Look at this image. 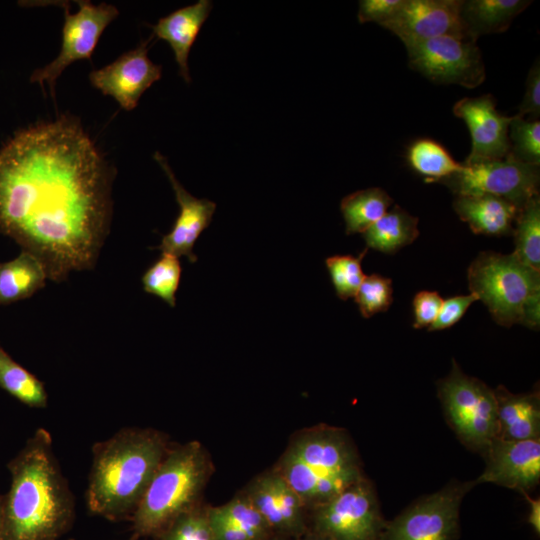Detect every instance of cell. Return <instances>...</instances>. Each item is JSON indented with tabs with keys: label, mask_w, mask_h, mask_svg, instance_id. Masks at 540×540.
<instances>
[{
	"label": "cell",
	"mask_w": 540,
	"mask_h": 540,
	"mask_svg": "<svg viewBox=\"0 0 540 540\" xmlns=\"http://www.w3.org/2000/svg\"><path fill=\"white\" fill-rule=\"evenodd\" d=\"M155 538L157 540H217L208 517V507L200 504L176 517Z\"/></svg>",
	"instance_id": "1f68e13d"
},
{
	"label": "cell",
	"mask_w": 540,
	"mask_h": 540,
	"mask_svg": "<svg viewBox=\"0 0 540 540\" xmlns=\"http://www.w3.org/2000/svg\"><path fill=\"white\" fill-rule=\"evenodd\" d=\"M470 293L482 301L499 325L540 324V271L513 254L481 252L468 268Z\"/></svg>",
	"instance_id": "8992f818"
},
{
	"label": "cell",
	"mask_w": 540,
	"mask_h": 540,
	"mask_svg": "<svg viewBox=\"0 0 540 540\" xmlns=\"http://www.w3.org/2000/svg\"><path fill=\"white\" fill-rule=\"evenodd\" d=\"M354 299L364 318L386 311L393 301L391 279L379 274L365 276Z\"/></svg>",
	"instance_id": "836d02e7"
},
{
	"label": "cell",
	"mask_w": 540,
	"mask_h": 540,
	"mask_svg": "<svg viewBox=\"0 0 540 540\" xmlns=\"http://www.w3.org/2000/svg\"><path fill=\"white\" fill-rule=\"evenodd\" d=\"M1 523H2V495H0V530H1Z\"/></svg>",
	"instance_id": "b9f144b4"
},
{
	"label": "cell",
	"mask_w": 540,
	"mask_h": 540,
	"mask_svg": "<svg viewBox=\"0 0 540 540\" xmlns=\"http://www.w3.org/2000/svg\"><path fill=\"white\" fill-rule=\"evenodd\" d=\"M418 218L395 205L362 235L367 248L393 254L419 235Z\"/></svg>",
	"instance_id": "d4e9b609"
},
{
	"label": "cell",
	"mask_w": 540,
	"mask_h": 540,
	"mask_svg": "<svg viewBox=\"0 0 540 540\" xmlns=\"http://www.w3.org/2000/svg\"><path fill=\"white\" fill-rule=\"evenodd\" d=\"M393 200L381 188H368L344 197L340 209L346 224V234L364 233L392 205Z\"/></svg>",
	"instance_id": "484cf974"
},
{
	"label": "cell",
	"mask_w": 540,
	"mask_h": 540,
	"mask_svg": "<svg viewBox=\"0 0 540 540\" xmlns=\"http://www.w3.org/2000/svg\"><path fill=\"white\" fill-rule=\"evenodd\" d=\"M407 161L429 182H438L463 169V164L454 160L443 145L428 138L417 139L409 146Z\"/></svg>",
	"instance_id": "83f0119b"
},
{
	"label": "cell",
	"mask_w": 540,
	"mask_h": 540,
	"mask_svg": "<svg viewBox=\"0 0 540 540\" xmlns=\"http://www.w3.org/2000/svg\"><path fill=\"white\" fill-rule=\"evenodd\" d=\"M453 113L466 123L471 135V151L463 164L504 159L510 154L512 117L497 111L492 95L462 98L454 104Z\"/></svg>",
	"instance_id": "e0dca14e"
},
{
	"label": "cell",
	"mask_w": 540,
	"mask_h": 540,
	"mask_svg": "<svg viewBox=\"0 0 540 540\" xmlns=\"http://www.w3.org/2000/svg\"><path fill=\"white\" fill-rule=\"evenodd\" d=\"M48 278L42 262L28 251L13 260L0 263V304L29 298L45 286Z\"/></svg>",
	"instance_id": "cb8c5ba5"
},
{
	"label": "cell",
	"mask_w": 540,
	"mask_h": 540,
	"mask_svg": "<svg viewBox=\"0 0 540 540\" xmlns=\"http://www.w3.org/2000/svg\"><path fill=\"white\" fill-rule=\"evenodd\" d=\"M311 511L309 529L330 540H380L386 526L374 488L365 477Z\"/></svg>",
	"instance_id": "ba28073f"
},
{
	"label": "cell",
	"mask_w": 540,
	"mask_h": 540,
	"mask_svg": "<svg viewBox=\"0 0 540 540\" xmlns=\"http://www.w3.org/2000/svg\"><path fill=\"white\" fill-rule=\"evenodd\" d=\"M7 467L11 484L2 496L0 540H57L66 533L75 502L48 430H35Z\"/></svg>",
	"instance_id": "7a4b0ae2"
},
{
	"label": "cell",
	"mask_w": 540,
	"mask_h": 540,
	"mask_svg": "<svg viewBox=\"0 0 540 540\" xmlns=\"http://www.w3.org/2000/svg\"><path fill=\"white\" fill-rule=\"evenodd\" d=\"M529 504L527 522L532 526L537 535L540 534V499L531 498L527 492L521 493Z\"/></svg>",
	"instance_id": "f35d334b"
},
{
	"label": "cell",
	"mask_w": 540,
	"mask_h": 540,
	"mask_svg": "<svg viewBox=\"0 0 540 540\" xmlns=\"http://www.w3.org/2000/svg\"><path fill=\"white\" fill-rule=\"evenodd\" d=\"M409 66L430 81L475 88L485 80L482 54L476 41L445 35L406 46Z\"/></svg>",
	"instance_id": "30bf717a"
},
{
	"label": "cell",
	"mask_w": 540,
	"mask_h": 540,
	"mask_svg": "<svg viewBox=\"0 0 540 540\" xmlns=\"http://www.w3.org/2000/svg\"><path fill=\"white\" fill-rule=\"evenodd\" d=\"M0 388L32 408H45L48 395L36 376L15 362L0 345Z\"/></svg>",
	"instance_id": "4316f807"
},
{
	"label": "cell",
	"mask_w": 540,
	"mask_h": 540,
	"mask_svg": "<svg viewBox=\"0 0 540 540\" xmlns=\"http://www.w3.org/2000/svg\"><path fill=\"white\" fill-rule=\"evenodd\" d=\"M154 159L168 177L180 211L171 231L164 235L156 248L176 257L186 256L191 263L197 260L193 247L200 234L210 225L216 204L208 199L196 198L185 190L175 177L167 159L159 152Z\"/></svg>",
	"instance_id": "ac0fdd59"
},
{
	"label": "cell",
	"mask_w": 540,
	"mask_h": 540,
	"mask_svg": "<svg viewBox=\"0 0 540 540\" xmlns=\"http://www.w3.org/2000/svg\"><path fill=\"white\" fill-rule=\"evenodd\" d=\"M366 252L367 248L358 256L334 255L325 260L335 293L341 300L354 298L363 282L366 275L361 263Z\"/></svg>",
	"instance_id": "4dcf8cb0"
},
{
	"label": "cell",
	"mask_w": 540,
	"mask_h": 540,
	"mask_svg": "<svg viewBox=\"0 0 540 540\" xmlns=\"http://www.w3.org/2000/svg\"><path fill=\"white\" fill-rule=\"evenodd\" d=\"M442 297L436 291H420L413 299L414 328L429 327L436 319Z\"/></svg>",
	"instance_id": "d590c367"
},
{
	"label": "cell",
	"mask_w": 540,
	"mask_h": 540,
	"mask_svg": "<svg viewBox=\"0 0 540 540\" xmlns=\"http://www.w3.org/2000/svg\"><path fill=\"white\" fill-rule=\"evenodd\" d=\"M296 540H330L329 538L308 529L303 535Z\"/></svg>",
	"instance_id": "ab89813d"
},
{
	"label": "cell",
	"mask_w": 540,
	"mask_h": 540,
	"mask_svg": "<svg viewBox=\"0 0 540 540\" xmlns=\"http://www.w3.org/2000/svg\"><path fill=\"white\" fill-rule=\"evenodd\" d=\"M438 183L455 195L490 194L503 198L519 210L539 195V166L521 162L509 154L504 159L463 164V169Z\"/></svg>",
	"instance_id": "9c48e42d"
},
{
	"label": "cell",
	"mask_w": 540,
	"mask_h": 540,
	"mask_svg": "<svg viewBox=\"0 0 540 540\" xmlns=\"http://www.w3.org/2000/svg\"><path fill=\"white\" fill-rule=\"evenodd\" d=\"M289 538L287 537H284V536H280V535H272L271 537L265 539V540H288Z\"/></svg>",
	"instance_id": "60d3db41"
},
{
	"label": "cell",
	"mask_w": 540,
	"mask_h": 540,
	"mask_svg": "<svg viewBox=\"0 0 540 540\" xmlns=\"http://www.w3.org/2000/svg\"><path fill=\"white\" fill-rule=\"evenodd\" d=\"M508 137L511 146L510 154L514 158L527 164L540 165L539 120H526L517 115L512 116Z\"/></svg>",
	"instance_id": "d6a6232c"
},
{
	"label": "cell",
	"mask_w": 540,
	"mask_h": 540,
	"mask_svg": "<svg viewBox=\"0 0 540 540\" xmlns=\"http://www.w3.org/2000/svg\"><path fill=\"white\" fill-rule=\"evenodd\" d=\"M530 4L527 0H462L460 15L469 37L477 40L481 35L506 31Z\"/></svg>",
	"instance_id": "603a6c76"
},
{
	"label": "cell",
	"mask_w": 540,
	"mask_h": 540,
	"mask_svg": "<svg viewBox=\"0 0 540 540\" xmlns=\"http://www.w3.org/2000/svg\"><path fill=\"white\" fill-rule=\"evenodd\" d=\"M404 0H361L358 20L360 23L375 22L379 25L388 21L401 7Z\"/></svg>",
	"instance_id": "8d00e7d4"
},
{
	"label": "cell",
	"mask_w": 540,
	"mask_h": 540,
	"mask_svg": "<svg viewBox=\"0 0 540 540\" xmlns=\"http://www.w3.org/2000/svg\"><path fill=\"white\" fill-rule=\"evenodd\" d=\"M181 272L179 258L162 253L143 274L141 279L143 289L148 294L159 297L169 306L175 307Z\"/></svg>",
	"instance_id": "f546056e"
},
{
	"label": "cell",
	"mask_w": 540,
	"mask_h": 540,
	"mask_svg": "<svg viewBox=\"0 0 540 540\" xmlns=\"http://www.w3.org/2000/svg\"><path fill=\"white\" fill-rule=\"evenodd\" d=\"M274 468L308 510L364 477L358 452L348 433L328 425L296 433Z\"/></svg>",
	"instance_id": "277c9868"
},
{
	"label": "cell",
	"mask_w": 540,
	"mask_h": 540,
	"mask_svg": "<svg viewBox=\"0 0 540 540\" xmlns=\"http://www.w3.org/2000/svg\"><path fill=\"white\" fill-rule=\"evenodd\" d=\"M519 117L530 115V120H538L540 116V66L537 59L531 67L527 80L523 101L519 106Z\"/></svg>",
	"instance_id": "74e56055"
},
{
	"label": "cell",
	"mask_w": 540,
	"mask_h": 540,
	"mask_svg": "<svg viewBox=\"0 0 540 540\" xmlns=\"http://www.w3.org/2000/svg\"><path fill=\"white\" fill-rule=\"evenodd\" d=\"M70 540H74V539H70Z\"/></svg>",
	"instance_id": "7bdbcfd3"
},
{
	"label": "cell",
	"mask_w": 540,
	"mask_h": 540,
	"mask_svg": "<svg viewBox=\"0 0 540 540\" xmlns=\"http://www.w3.org/2000/svg\"><path fill=\"white\" fill-rule=\"evenodd\" d=\"M153 37L89 74L92 86L104 95L112 96L124 110H133L142 94L161 78L162 66L148 57L149 43Z\"/></svg>",
	"instance_id": "9a60e30c"
},
{
	"label": "cell",
	"mask_w": 540,
	"mask_h": 540,
	"mask_svg": "<svg viewBox=\"0 0 540 540\" xmlns=\"http://www.w3.org/2000/svg\"><path fill=\"white\" fill-rule=\"evenodd\" d=\"M208 517L217 540H265L274 535L243 491L221 506L208 507Z\"/></svg>",
	"instance_id": "44dd1931"
},
{
	"label": "cell",
	"mask_w": 540,
	"mask_h": 540,
	"mask_svg": "<svg viewBox=\"0 0 540 540\" xmlns=\"http://www.w3.org/2000/svg\"><path fill=\"white\" fill-rule=\"evenodd\" d=\"M475 301H478L477 297L471 293L443 300L440 311L435 321L428 327V331H439L452 327Z\"/></svg>",
	"instance_id": "e575fe53"
},
{
	"label": "cell",
	"mask_w": 540,
	"mask_h": 540,
	"mask_svg": "<svg viewBox=\"0 0 540 540\" xmlns=\"http://www.w3.org/2000/svg\"><path fill=\"white\" fill-rule=\"evenodd\" d=\"M453 208L476 234L511 235L519 209L509 201L490 194L456 195Z\"/></svg>",
	"instance_id": "ffe728a7"
},
{
	"label": "cell",
	"mask_w": 540,
	"mask_h": 540,
	"mask_svg": "<svg viewBox=\"0 0 540 540\" xmlns=\"http://www.w3.org/2000/svg\"><path fill=\"white\" fill-rule=\"evenodd\" d=\"M452 363L450 373L438 382V397L459 440L483 455L498 432L495 392L465 374L455 360Z\"/></svg>",
	"instance_id": "52a82bcc"
},
{
	"label": "cell",
	"mask_w": 540,
	"mask_h": 540,
	"mask_svg": "<svg viewBox=\"0 0 540 540\" xmlns=\"http://www.w3.org/2000/svg\"><path fill=\"white\" fill-rule=\"evenodd\" d=\"M494 392L497 401V438L540 439L539 392L513 394L504 386H499Z\"/></svg>",
	"instance_id": "7402d4cb"
},
{
	"label": "cell",
	"mask_w": 540,
	"mask_h": 540,
	"mask_svg": "<svg viewBox=\"0 0 540 540\" xmlns=\"http://www.w3.org/2000/svg\"><path fill=\"white\" fill-rule=\"evenodd\" d=\"M212 2L199 0L160 18L151 25L153 36L165 40L171 47L179 74L186 83L191 82L188 57L190 50L201 30L202 25L212 10Z\"/></svg>",
	"instance_id": "d6986e66"
},
{
	"label": "cell",
	"mask_w": 540,
	"mask_h": 540,
	"mask_svg": "<svg viewBox=\"0 0 540 540\" xmlns=\"http://www.w3.org/2000/svg\"><path fill=\"white\" fill-rule=\"evenodd\" d=\"M170 447L164 433L138 427L96 442L85 495L88 511L113 522L131 519Z\"/></svg>",
	"instance_id": "3957f363"
},
{
	"label": "cell",
	"mask_w": 540,
	"mask_h": 540,
	"mask_svg": "<svg viewBox=\"0 0 540 540\" xmlns=\"http://www.w3.org/2000/svg\"><path fill=\"white\" fill-rule=\"evenodd\" d=\"M474 486V481L453 482L422 497L386 522L380 540H456L460 505Z\"/></svg>",
	"instance_id": "8fae6325"
},
{
	"label": "cell",
	"mask_w": 540,
	"mask_h": 540,
	"mask_svg": "<svg viewBox=\"0 0 540 540\" xmlns=\"http://www.w3.org/2000/svg\"><path fill=\"white\" fill-rule=\"evenodd\" d=\"M111 171L80 121L60 115L0 149V232L61 282L93 267L111 216Z\"/></svg>",
	"instance_id": "6da1fadb"
},
{
	"label": "cell",
	"mask_w": 540,
	"mask_h": 540,
	"mask_svg": "<svg viewBox=\"0 0 540 540\" xmlns=\"http://www.w3.org/2000/svg\"><path fill=\"white\" fill-rule=\"evenodd\" d=\"M512 235L515 250L512 253L520 262L540 271V197L529 199L519 210Z\"/></svg>",
	"instance_id": "f1b7e54d"
},
{
	"label": "cell",
	"mask_w": 540,
	"mask_h": 540,
	"mask_svg": "<svg viewBox=\"0 0 540 540\" xmlns=\"http://www.w3.org/2000/svg\"><path fill=\"white\" fill-rule=\"evenodd\" d=\"M211 472L210 457L200 442L170 447L131 518L133 537H156L199 504Z\"/></svg>",
	"instance_id": "5b68a950"
},
{
	"label": "cell",
	"mask_w": 540,
	"mask_h": 540,
	"mask_svg": "<svg viewBox=\"0 0 540 540\" xmlns=\"http://www.w3.org/2000/svg\"><path fill=\"white\" fill-rule=\"evenodd\" d=\"M79 10L72 14L64 4L62 44L58 56L42 68L35 69L30 81L44 85L46 82L53 98L55 84L61 73L73 62L90 59L106 27L118 16V9L111 4H92L77 1Z\"/></svg>",
	"instance_id": "7c38bea8"
},
{
	"label": "cell",
	"mask_w": 540,
	"mask_h": 540,
	"mask_svg": "<svg viewBox=\"0 0 540 540\" xmlns=\"http://www.w3.org/2000/svg\"><path fill=\"white\" fill-rule=\"evenodd\" d=\"M485 469L474 481L494 483L520 493L528 492L540 480V439L495 438L483 453Z\"/></svg>",
	"instance_id": "2e32d148"
},
{
	"label": "cell",
	"mask_w": 540,
	"mask_h": 540,
	"mask_svg": "<svg viewBox=\"0 0 540 540\" xmlns=\"http://www.w3.org/2000/svg\"><path fill=\"white\" fill-rule=\"evenodd\" d=\"M461 4L462 0H404L380 26L405 46L445 35L470 38L461 19Z\"/></svg>",
	"instance_id": "5bb4252c"
},
{
	"label": "cell",
	"mask_w": 540,
	"mask_h": 540,
	"mask_svg": "<svg viewBox=\"0 0 540 540\" xmlns=\"http://www.w3.org/2000/svg\"><path fill=\"white\" fill-rule=\"evenodd\" d=\"M243 492L274 534L297 539L309 529L307 506L275 468L256 476Z\"/></svg>",
	"instance_id": "4fadbf2b"
}]
</instances>
